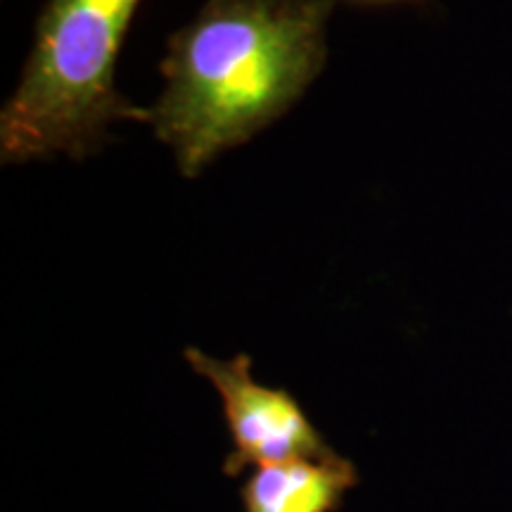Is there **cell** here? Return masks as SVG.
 I'll return each instance as SVG.
<instances>
[{
  "instance_id": "cell-1",
  "label": "cell",
  "mask_w": 512,
  "mask_h": 512,
  "mask_svg": "<svg viewBox=\"0 0 512 512\" xmlns=\"http://www.w3.org/2000/svg\"><path fill=\"white\" fill-rule=\"evenodd\" d=\"M335 0H207L169 38L147 124L185 178L283 117L323 69Z\"/></svg>"
},
{
  "instance_id": "cell-2",
  "label": "cell",
  "mask_w": 512,
  "mask_h": 512,
  "mask_svg": "<svg viewBox=\"0 0 512 512\" xmlns=\"http://www.w3.org/2000/svg\"><path fill=\"white\" fill-rule=\"evenodd\" d=\"M143 0H48L17 91L0 112V162L83 159L112 121L147 110L114 86L119 50Z\"/></svg>"
},
{
  "instance_id": "cell-3",
  "label": "cell",
  "mask_w": 512,
  "mask_h": 512,
  "mask_svg": "<svg viewBox=\"0 0 512 512\" xmlns=\"http://www.w3.org/2000/svg\"><path fill=\"white\" fill-rule=\"evenodd\" d=\"M183 356L188 366L216 389L223 403V418L233 439V451L223 460L228 477L294 458L328 460L339 456L287 389L254 380L252 358L247 354L221 361L188 347Z\"/></svg>"
},
{
  "instance_id": "cell-4",
  "label": "cell",
  "mask_w": 512,
  "mask_h": 512,
  "mask_svg": "<svg viewBox=\"0 0 512 512\" xmlns=\"http://www.w3.org/2000/svg\"><path fill=\"white\" fill-rule=\"evenodd\" d=\"M358 470L344 456L261 465L240 489L245 512H337L356 489Z\"/></svg>"
},
{
  "instance_id": "cell-5",
  "label": "cell",
  "mask_w": 512,
  "mask_h": 512,
  "mask_svg": "<svg viewBox=\"0 0 512 512\" xmlns=\"http://www.w3.org/2000/svg\"><path fill=\"white\" fill-rule=\"evenodd\" d=\"M356 3H373V5H387V3H413V0H356Z\"/></svg>"
}]
</instances>
